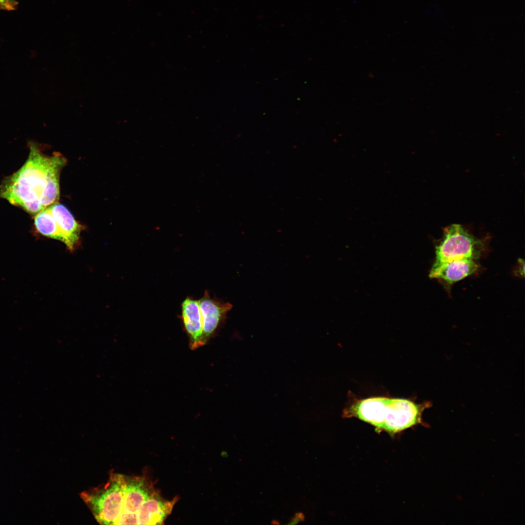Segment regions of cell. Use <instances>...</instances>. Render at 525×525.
I'll return each instance as SVG.
<instances>
[{"mask_svg": "<svg viewBox=\"0 0 525 525\" xmlns=\"http://www.w3.org/2000/svg\"><path fill=\"white\" fill-rule=\"evenodd\" d=\"M28 145L27 160L2 182L0 197L35 215L59 199L60 173L66 159L59 153L44 155L32 141Z\"/></svg>", "mask_w": 525, "mask_h": 525, "instance_id": "obj_1", "label": "cell"}, {"mask_svg": "<svg viewBox=\"0 0 525 525\" xmlns=\"http://www.w3.org/2000/svg\"><path fill=\"white\" fill-rule=\"evenodd\" d=\"M430 405L429 402L417 403L406 399L373 397L353 401L344 413L393 434L420 423L423 411Z\"/></svg>", "mask_w": 525, "mask_h": 525, "instance_id": "obj_2", "label": "cell"}, {"mask_svg": "<svg viewBox=\"0 0 525 525\" xmlns=\"http://www.w3.org/2000/svg\"><path fill=\"white\" fill-rule=\"evenodd\" d=\"M125 476L112 473L101 487L81 493L98 522L103 525H116L123 509Z\"/></svg>", "mask_w": 525, "mask_h": 525, "instance_id": "obj_3", "label": "cell"}, {"mask_svg": "<svg viewBox=\"0 0 525 525\" xmlns=\"http://www.w3.org/2000/svg\"><path fill=\"white\" fill-rule=\"evenodd\" d=\"M483 247L481 240L474 237L459 224H452L443 229V235L436 246V257L433 264L453 259L478 258Z\"/></svg>", "mask_w": 525, "mask_h": 525, "instance_id": "obj_4", "label": "cell"}, {"mask_svg": "<svg viewBox=\"0 0 525 525\" xmlns=\"http://www.w3.org/2000/svg\"><path fill=\"white\" fill-rule=\"evenodd\" d=\"M203 321L204 341L206 344L226 318L232 305L229 302L211 298L208 291L198 300Z\"/></svg>", "mask_w": 525, "mask_h": 525, "instance_id": "obj_5", "label": "cell"}, {"mask_svg": "<svg viewBox=\"0 0 525 525\" xmlns=\"http://www.w3.org/2000/svg\"><path fill=\"white\" fill-rule=\"evenodd\" d=\"M479 266L474 259L462 258L433 264L429 277L453 284L475 273Z\"/></svg>", "mask_w": 525, "mask_h": 525, "instance_id": "obj_6", "label": "cell"}, {"mask_svg": "<svg viewBox=\"0 0 525 525\" xmlns=\"http://www.w3.org/2000/svg\"><path fill=\"white\" fill-rule=\"evenodd\" d=\"M181 317L189 336L191 349L195 350L205 344L203 321L198 300L187 297L181 304Z\"/></svg>", "mask_w": 525, "mask_h": 525, "instance_id": "obj_7", "label": "cell"}, {"mask_svg": "<svg viewBox=\"0 0 525 525\" xmlns=\"http://www.w3.org/2000/svg\"><path fill=\"white\" fill-rule=\"evenodd\" d=\"M48 207L58 225L63 243L70 251H73L79 244L83 227L64 205L56 203Z\"/></svg>", "mask_w": 525, "mask_h": 525, "instance_id": "obj_8", "label": "cell"}, {"mask_svg": "<svg viewBox=\"0 0 525 525\" xmlns=\"http://www.w3.org/2000/svg\"><path fill=\"white\" fill-rule=\"evenodd\" d=\"M155 491L152 483L145 477L125 476L122 511L137 513L141 505Z\"/></svg>", "mask_w": 525, "mask_h": 525, "instance_id": "obj_9", "label": "cell"}, {"mask_svg": "<svg viewBox=\"0 0 525 525\" xmlns=\"http://www.w3.org/2000/svg\"><path fill=\"white\" fill-rule=\"evenodd\" d=\"M176 501L164 500L156 491L146 500L137 512L139 525H159L172 510Z\"/></svg>", "mask_w": 525, "mask_h": 525, "instance_id": "obj_10", "label": "cell"}, {"mask_svg": "<svg viewBox=\"0 0 525 525\" xmlns=\"http://www.w3.org/2000/svg\"><path fill=\"white\" fill-rule=\"evenodd\" d=\"M34 224L36 229L41 234L63 242L59 228L49 207L35 215Z\"/></svg>", "mask_w": 525, "mask_h": 525, "instance_id": "obj_11", "label": "cell"}, {"mask_svg": "<svg viewBox=\"0 0 525 525\" xmlns=\"http://www.w3.org/2000/svg\"><path fill=\"white\" fill-rule=\"evenodd\" d=\"M116 525H139L137 513L122 511Z\"/></svg>", "mask_w": 525, "mask_h": 525, "instance_id": "obj_12", "label": "cell"}, {"mask_svg": "<svg viewBox=\"0 0 525 525\" xmlns=\"http://www.w3.org/2000/svg\"><path fill=\"white\" fill-rule=\"evenodd\" d=\"M0 3L4 10L13 11L16 9L18 2L15 0H0Z\"/></svg>", "mask_w": 525, "mask_h": 525, "instance_id": "obj_13", "label": "cell"}, {"mask_svg": "<svg viewBox=\"0 0 525 525\" xmlns=\"http://www.w3.org/2000/svg\"><path fill=\"white\" fill-rule=\"evenodd\" d=\"M301 520L296 515L291 518L290 522L287 525H296L301 522Z\"/></svg>", "mask_w": 525, "mask_h": 525, "instance_id": "obj_14", "label": "cell"}, {"mask_svg": "<svg viewBox=\"0 0 525 525\" xmlns=\"http://www.w3.org/2000/svg\"><path fill=\"white\" fill-rule=\"evenodd\" d=\"M295 515H297L301 520V522H304V520H305V516H304V514L302 512H296Z\"/></svg>", "mask_w": 525, "mask_h": 525, "instance_id": "obj_15", "label": "cell"}, {"mask_svg": "<svg viewBox=\"0 0 525 525\" xmlns=\"http://www.w3.org/2000/svg\"><path fill=\"white\" fill-rule=\"evenodd\" d=\"M271 524L273 525H279L280 524V522L279 521L273 520L272 521Z\"/></svg>", "mask_w": 525, "mask_h": 525, "instance_id": "obj_16", "label": "cell"}, {"mask_svg": "<svg viewBox=\"0 0 525 525\" xmlns=\"http://www.w3.org/2000/svg\"><path fill=\"white\" fill-rule=\"evenodd\" d=\"M4 10V8L3 7V6L1 5V4L0 3V10Z\"/></svg>", "mask_w": 525, "mask_h": 525, "instance_id": "obj_17", "label": "cell"}]
</instances>
